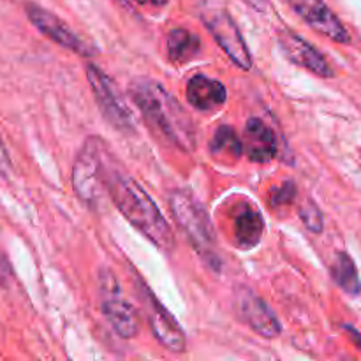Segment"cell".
<instances>
[{"mask_svg":"<svg viewBox=\"0 0 361 361\" xmlns=\"http://www.w3.org/2000/svg\"><path fill=\"white\" fill-rule=\"evenodd\" d=\"M106 194H109L116 210L147 236L161 250L171 252L175 249V233L162 215L161 208L148 196L147 190L122 168L115 155L106 148L104 171H102Z\"/></svg>","mask_w":361,"mask_h":361,"instance_id":"obj_1","label":"cell"},{"mask_svg":"<svg viewBox=\"0 0 361 361\" xmlns=\"http://www.w3.org/2000/svg\"><path fill=\"white\" fill-rule=\"evenodd\" d=\"M129 92L141 115L159 136L182 152L196 150V127L192 118L161 83L136 80Z\"/></svg>","mask_w":361,"mask_h":361,"instance_id":"obj_2","label":"cell"},{"mask_svg":"<svg viewBox=\"0 0 361 361\" xmlns=\"http://www.w3.org/2000/svg\"><path fill=\"white\" fill-rule=\"evenodd\" d=\"M169 212L176 224L185 233L194 249L208 261H217L215 256V233L207 210L187 190H173L168 197Z\"/></svg>","mask_w":361,"mask_h":361,"instance_id":"obj_3","label":"cell"},{"mask_svg":"<svg viewBox=\"0 0 361 361\" xmlns=\"http://www.w3.org/2000/svg\"><path fill=\"white\" fill-rule=\"evenodd\" d=\"M106 145L101 137L90 136L78 152L73 168V187L78 200L95 210L106 194L102 171H104Z\"/></svg>","mask_w":361,"mask_h":361,"instance_id":"obj_4","label":"cell"},{"mask_svg":"<svg viewBox=\"0 0 361 361\" xmlns=\"http://www.w3.org/2000/svg\"><path fill=\"white\" fill-rule=\"evenodd\" d=\"M88 85L94 92V99L99 106V111L104 116L106 122L115 130L122 134H134L136 123L130 109L120 95L118 88L113 83L111 78L95 63H87L85 67Z\"/></svg>","mask_w":361,"mask_h":361,"instance_id":"obj_5","label":"cell"},{"mask_svg":"<svg viewBox=\"0 0 361 361\" xmlns=\"http://www.w3.org/2000/svg\"><path fill=\"white\" fill-rule=\"evenodd\" d=\"M201 18H203L207 30L221 46L222 51L229 56V60L242 71L252 69V55H250L249 46L231 14L224 7L207 6L201 11Z\"/></svg>","mask_w":361,"mask_h":361,"instance_id":"obj_6","label":"cell"},{"mask_svg":"<svg viewBox=\"0 0 361 361\" xmlns=\"http://www.w3.org/2000/svg\"><path fill=\"white\" fill-rule=\"evenodd\" d=\"M134 282H136L137 296H140V302L143 305L145 314H147L150 330L159 344L168 349L169 353H175V355L185 351L187 337L182 326L173 317V314L159 302L157 296L148 289V286L140 277H136Z\"/></svg>","mask_w":361,"mask_h":361,"instance_id":"obj_7","label":"cell"},{"mask_svg":"<svg viewBox=\"0 0 361 361\" xmlns=\"http://www.w3.org/2000/svg\"><path fill=\"white\" fill-rule=\"evenodd\" d=\"M25 14L30 20V23L41 32L42 35H46L48 39H51L53 42H56L62 48L71 49L73 53L81 56H94L97 55V46H94L92 42L85 41L83 37L76 34V32L71 30L62 20H60L56 14L49 13L44 7L37 6L34 2L25 4Z\"/></svg>","mask_w":361,"mask_h":361,"instance_id":"obj_8","label":"cell"},{"mask_svg":"<svg viewBox=\"0 0 361 361\" xmlns=\"http://www.w3.org/2000/svg\"><path fill=\"white\" fill-rule=\"evenodd\" d=\"M102 314L111 324L113 331L122 338H134L140 334L137 310L120 295L113 274L102 277Z\"/></svg>","mask_w":361,"mask_h":361,"instance_id":"obj_9","label":"cell"},{"mask_svg":"<svg viewBox=\"0 0 361 361\" xmlns=\"http://www.w3.org/2000/svg\"><path fill=\"white\" fill-rule=\"evenodd\" d=\"M235 312L242 323L264 338H277L282 324L274 310L252 289L240 288L235 293Z\"/></svg>","mask_w":361,"mask_h":361,"instance_id":"obj_10","label":"cell"},{"mask_svg":"<svg viewBox=\"0 0 361 361\" xmlns=\"http://www.w3.org/2000/svg\"><path fill=\"white\" fill-rule=\"evenodd\" d=\"M293 11L319 34L338 44H349L351 34L324 0H286Z\"/></svg>","mask_w":361,"mask_h":361,"instance_id":"obj_11","label":"cell"},{"mask_svg":"<svg viewBox=\"0 0 361 361\" xmlns=\"http://www.w3.org/2000/svg\"><path fill=\"white\" fill-rule=\"evenodd\" d=\"M277 41L282 53H284V56L291 63L302 67V69H307L309 73L316 74V76H335L334 67L328 62L326 56H324L316 46H312L309 41H305L302 35L295 34V32L291 30H279Z\"/></svg>","mask_w":361,"mask_h":361,"instance_id":"obj_12","label":"cell"},{"mask_svg":"<svg viewBox=\"0 0 361 361\" xmlns=\"http://www.w3.org/2000/svg\"><path fill=\"white\" fill-rule=\"evenodd\" d=\"M243 154L252 162L267 164L279 154V140L275 130L261 118H250L243 133Z\"/></svg>","mask_w":361,"mask_h":361,"instance_id":"obj_13","label":"cell"},{"mask_svg":"<svg viewBox=\"0 0 361 361\" xmlns=\"http://www.w3.org/2000/svg\"><path fill=\"white\" fill-rule=\"evenodd\" d=\"M185 95L192 108L200 109V111H215L226 104L228 90L221 81L203 76V74H196L187 83Z\"/></svg>","mask_w":361,"mask_h":361,"instance_id":"obj_14","label":"cell"},{"mask_svg":"<svg viewBox=\"0 0 361 361\" xmlns=\"http://www.w3.org/2000/svg\"><path fill=\"white\" fill-rule=\"evenodd\" d=\"M235 240L242 249H254L259 245L264 235V221L259 210L254 207H243L235 217Z\"/></svg>","mask_w":361,"mask_h":361,"instance_id":"obj_15","label":"cell"},{"mask_svg":"<svg viewBox=\"0 0 361 361\" xmlns=\"http://www.w3.org/2000/svg\"><path fill=\"white\" fill-rule=\"evenodd\" d=\"M201 41L187 28H173L168 34V56L173 63H185L200 53Z\"/></svg>","mask_w":361,"mask_h":361,"instance_id":"obj_16","label":"cell"},{"mask_svg":"<svg viewBox=\"0 0 361 361\" xmlns=\"http://www.w3.org/2000/svg\"><path fill=\"white\" fill-rule=\"evenodd\" d=\"M331 279L344 293L351 296H358L361 293V281L355 261L349 254L338 252L331 264Z\"/></svg>","mask_w":361,"mask_h":361,"instance_id":"obj_17","label":"cell"},{"mask_svg":"<svg viewBox=\"0 0 361 361\" xmlns=\"http://www.w3.org/2000/svg\"><path fill=\"white\" fill-rule=\"evenodd\" d=\"M210 150L215 155H228L231 159H238L243 154V145L233 127L221 126L212 140Z\"/></svg>","mask_w":361,"mask_h":361,"instance_id":"obj_18","label":"cell"},{"mask_svg":"<svg viewBox=\"0 0 361 361\" xmlns=\"http://www.w3.org/2000/svg\"><path fill=\"white\" fill-rule=\"evenodd\" d=\"M300 219H302L303 226H305L309 231H312L314 235H321L324 229V219H323V212L319 210L314 201H307L303 203V207L300 208Z\"/></svg>","mask_w":361,"mask_h":361,"instance_id":"obj_19","label":"cell"},{"mask_svg":"<svg viewBox=\"0 0 361 361\" xmlns=\"http://www.w3.org/2000/svg\"><path fill=\"white\" fill-rule=\"evenodd\" d=\"M296 200V185L288 180V182L282 183L279 189H275L270 196L271 207H286V204H291Z\"/></svg>","mask_w":361,"mask_h":361,"instance_id":"obj_20","label":"cell"},{"mask_svg":"<svg viewBox=\"0 0 361 361\" xmlns=\"http://www.w3.org/2000/svg\"><path fill=\"white\" fill-rule=\"evenodd\" d=\"M11 171H13V162H11L9 154L6 150V145L0 140V176L2 178H9Z\"/></svg>","mask_w":361,"mask_h":361,"instance_id":"obj_21","label":"cell"},{"mask_svg":"<svg viewBox=\"0 0 361 361\" xmlns=\"http://www.w3.org/2000/svg\"><path fill=\"white\" fill-rule=\"evenodd\" d=\"M344 330L348 331V337L351 338V342H353V344H355L356 348H358L360 351H361V334H360V331L356 330V328L349 326V324H345V326H344Z\"/></svg>","mask_w":361,"mask_h":361,"instance_id":"obj_22","label":"cell"},{"mask_svg":"<svg viewBox=\"0 0 361 361\" xmlns=\"http://www.w3.org/2000/svg\"><path fill=\"white\" fill-rule=\"evenodd\" d=\"M249 7H252L257 13H264L268 9V0H243Z\"/></svg>","mask_w":361,"mask_h":361,"instance_id":"obj_23","label":"cell"},{"mask_svg":"<svg viewBox=\"0 0 361 361\" xmlns=\"http://www.w3.org/2000/svg\"><path fill=\"white\" fill-rule=\"evenodd\" d=\"M134 2H137V4H157V6H162V4H166L168 0H134Z\"/></svg>","mask_w":361,"mask_h":361,"instance_id":"obj_24","label":"cell"}]
</instances>
